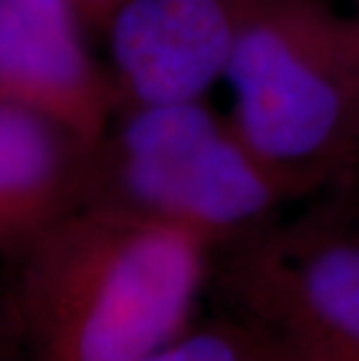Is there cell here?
I'll use <instances>...</instances> for the list:
<instances>
[{"label":"cell","instance_id":"obj_8","mask_svg":"<svg viewBox=\"0 0 359 361\" xmlns=\"http://www.w3.org/2000/svg\"><path fill=\"white\" fill-rule=\"evenodd\" d=\"M145 361H262V334L238 317L194 319Z\"/></svg>","mask_w":359,"mask_h":361},{"label":"cell","instance_id":"obj_10","mask_svg":"<svg viewBox=\"0 0 359 361\" xmlns=\"http://www.w3.org/2000/svg\"><path fill=\"white\" fill-rule=\"evenodd\" d=\"M0 361H24L3 298H0Z\"/></svg>","mask_w":359,"mask_h":361},{"label":"cell","instance_id":"obj_1","mask_svg":"<svg viewBox=\"0 0 359 361\" xmlns=\"http://www.w3.org/2000/svg\"><path fill=\"white\" fill-rule=\"evenodd\" d=\"M0 294L24 361H145L196 319L215 245L82 203L14 252Z\"/></svg>","mask_w":359,"mask_h":361},{"label":"cell","instance_id":"obj_3","mask_svg":"<svg viewBox=\"0 0 359 361\" xmlns=\"http://www.w3.org/2000/svg\"><path fill=\"white\" fill-rule=\"evenodd\" d=\"M82 203L185 228L217 250L301 201L229 110L201 98L121 107L91 147Z\"/></svg>","mask_w":359,"mask_h":361},{"label":"cell","instance_id":"obj_6","mask_svg":"<svg viewBox=\"0 0 359 361\" xmlns=\"http://www.w3.org/2000/svg\"><path fill=\"white\" fill-rule=\"evenodd\" d=\"M89 33L80 0H0V96L96 145L117 117L119 96Z\"/></svg>","mask_w":359,"mask_h":361},{"label":"cell","instance_id":"obj_9","mask_svg":"<svg viewBox=\"0 0 359 361\" xmlns=\"http://www.w3.org/2000/svg\"><path fill=\"white\" fill-rule=\"evenodd\" d=\"M259 334H262V361H359L355 357H346V355H336V352H327L320 348H310V345L287 341V338L271 336L266 331H259Z\"/></svg>","mask_w":359,"mask_h":361},{"label":"cell","instance_id":"obj_5","mask_svg":"<svg viewBox=\"0 0 359 361\" xmlns=\"http://www.w3.org/2000/svg\"><path fill=\"white\" fill-rule=\"evenodd\" d=\"M276 0H121L103 28L121 107L210 98Z\"/></svg>","mask_w":359,"mask_h":361},{"label":"cell","instance_id":"obj_7","mask_svg":"<svg viewBox=\"0 0 359 361\" xmlns=\"http://www.w3.org/2000/svg\"><path fill=\"white\" fill-rule=\"evenodd\" d=\"M91 147L44 112L0 96V255L82 203Z\"/></svg>","mask_w":359,"mask_h":361},{"label":"cell","instance_id":"obj_12","mask_svg":"<svg viewBox=\"0 0 359 361\" xmlns=\"http://www.w3.org/2000/svg\"><path fill=\"white\" fill-rule=\"evenodd\" d=\"M350 10H355L359 14V0H350Z\"/></svg>","mask_w":359,"mask_h":361},{"label":"cell","instance_id":"obj_4","mask_svg":"<svg viewBox=\"0 0 359 361\" xmlns=\"http://www.w3.org/2000/svg\"><path fill=\"white\" fill-rule=\"evenodd\" d=\"M308 203L217 247L210 287L259 331L359 359V201Z\"/></svg>","mask_w":359,"mask_h":361},{"label":"cell","instance_id":"obj_11","mask_svg":"<svg viewBox=\"0 0 359 361\" xmlns=\"http://www.w3.org/2000/svg\"><path fill=\"white\" fill-rule=\"evenodd\" d=\"M119 3H121V0H80L82 12H84V17H87L89 26H91L94 33H98V30L103 28L105 19L110 17V12Z\"/></svg>","mask_w":359,"mask_h":361},{"label":"cell","instance_id":"obj_2","mask_svg":"<svg viewBox=\"0 0 359 361\" xmlns=\"http://www.w3.org/2000/svg\"><path fill=\"white\" fill-rule=\"evenodd\" d=\"M229 114L296 191L359 201V14L331 0H276L229 68Z\"/></svg>","mask_w":359,"mask_h":361}]
</instances>
